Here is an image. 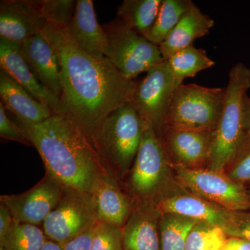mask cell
Returning a JSON list of instances; mask_svg holds the SVG:
<instances>
[{
    "mask_svg": "<svg viewBox=\"0 0 250 250\" xmlns=\"http://www.w3.org/2000/svg\"><path fill=\"white\" fill-rule=\"evenodd\" d=\"M91 196L99 222L121 228L125 226L132 213L134 200L114 176L103 175L94 187Z\"/></svg>",
    "mask_w": 250,
    "mask_h": 250,
    "instance_id": "17",
    "label": "cell"
},
{
    "mask_svg": "<svg viewBox=\"0 0 250 250\" xmlns=\"http://www.w3.org/2000/svg\"><path fill=\"white\" fill-rule=\"evenodd\" d=\"M250 88V70L245 64L233 65L225 88L223 111L213 133L207 168L225 172L244 134V100Z\"/></svg>",
    "mask_w": 250,
    "mask_h": 250,
    "instance_id": "5",
    "label": "cell"
},
{
    "mask_svg": "<svg viewBox=\"0 0 250 250\" xmlns=\"http://www.w3.org/2000/svg\"><path fill=\"white\" fill-rule=\"evenodd\" d=\"M166 62L173 77L176 88L183 84L185 79L195 77L199 72L215 64L207 56L205 49L194 45L175 52Z\"/></svg>",
    "mask_w": 250,
    "mask_h": 250,
    "instance_id": "23",
    "label": "cell"
},
{
    "mask_svg": "<svg viewBox=\"0 0 250 250\" xmlns=\"http://www.w3.org/2000/svg\"><path fill=\"white\" fill-rule=\"evenodd\" d=\"M67 31L75 43L87 54L105 57L107 38L97 19L93 1H76L73 17Z\"/></svg>",
    "mask_w": 250,
    "mask_h": 250,
    "instance_id": "19",
    "label": "cell"
},
{
    "mask_svg": "<svg viewBox=\"0 0 250 250\" xmlns=\"http://www.w3.org/2000/svg\"><path fill=\"white\" fill-rule=\"evenodd\" d=\"M191 1L163 0L155 23L145 38L154 45H160L174 30Z\"/></svg>",
    "mask_w": 250,
    "mask_h": 250,
    "instance_id": "25",
    "label": "cell"
},
{
    "mask_svg": "<svg viewBox=\"0 0 250 250\" xmlns=\"http://www.w3.org/2000/svg\"><path fill=\"white\" fill-rule=\"evenodd\" d=\"M215 21L204 14L192 1L177 25L159 46L164 61L181 49L193 45L197 39L205 37L214 26Z\"/></svg>",
    "mask_w": 250,
    "mask_h": 250,
    "instance_id": "21",
    "label": "cell"
},
{
    "mask_svg": "<svg viewBox=\"0 0 250 250\" xmlns=\"http://www.w3.org/2000/svg\"><path fill=\"white\" fill-rule=\"evenodd\" d=\"M107 38L106 57L126 78L134 80L164 62L159 46L125 25L119 19L103 26Z\"/></svg>",
    "mask_w": 250,
    "mask_h": 250,
    "instance_id": "7",
    "label": "cell"
},
{
    "mask_svg": "<svg viewBox=\"0 0 250 250\" xmlns=\"http://www.w3.org/2000/svg\"><path fill=\"white\" fill-rule=\"evenodd\" d=\"M197 223L182 215L163 213L159 224L161 250H186L188 237Z\"/></svg>",
    "mask_w": 250,
    "mask_h": 250,
    "instance_id": "24",
    "label": "cell"
},
{
    "mask_svg": "<svg viewBox=\"0 0 250 250\" xmlns=\"http://www.w3.org/2000/svg\"><path fill=\"white\" fill-rule=\"evenodd\" d=\"M176 88L166 61L148 70L142 80L136 82L131 104L141 120L152 125L159 138Z\"/></svg>",
    "mask_w": 250,
    "mask_h": 250,
    "instance_id": "10",
    "label": "cell"
},
{
    "mask_svg": "<svg viewBox=\"0 0 250 250\" xmlns=\"http://www.w3.org/2000/svg\"><path fill=\"white\" fill-rule=\"evenodd\" d=\"M154 203L163 213H174L198 222L218 225L228 235L232 227L234 211L225 209L194 195L182 187L177 180Z\"/></svg>",
    "mask_w": 250,
    "mask_h": 250,
    "instance_id": "13",
    "label": "cell"
},
{
    "mask_svg": "<svg viewBox=\"0 0 250 250\" xmlns=\"http://www.w3.org/2000/svg\"><path fill=\"white\" fill-rule=\"evenodd\" d=\"M41 250H62V247L59 243L47 239Z\"/></svg>",
    "mask_w": 250,
    "mask_h": 250,
    "instance_id": "37",
    "label": "cell"
},
{
    "mask_svg": "<svg viewBox=\"0 0 250 250\" xmlns=\"http://www.w3.org/2000/svg\"><path fill=\"white\" fill-rule=\"evenodd\" d=\"M16 123L39 152L46 173L64 188L91 195L100 179L109 173L88 135L70 117L54 114L39 124L16 118Z\"/></svg>",
    "mask_w": 250,
    "mask_h": 250,
    "instance_id": "2",
    "label": "cell"
},
{
    "mask_svg": "<svg viewBox=\"0 0 250 250\" xmlns=\"http://www.w3.org/2000/svg\"><path fill=\"white\" fill-rule=\"evenodd\" d=\"M162 214L154 202L134 201L132 213L123 228L124 250H161Z\"/></svg>",
    "mask_w": 250,
    "mask_h": 250,
    "instance_id": "16",
    "label": "cell"
},
{
    "mask_svg": "<svg viewBox=\"0 0 250 250\" xmlns=\"http://www.w3.org/2000/svg\"><path fill=\"white\" fill-rule=\"evenodd\" d=\"M213 131H193L164 126L160 139L172 166L207 168Z\"/></svg>",
    "mask_w": 250,
    "mask_h": 250,
    "instance_id": "12",
    "label": "cell"
},
{
    "mask_svg": "<svg viewBox=\"0 0 250 250\" xmlns=\"http://www.w3.org/2000/svg\"><path fill=\"white\" fill-rule=\"evenodd\" d=\"M227 175L245 187L250 186V130L245 131L232 159L225 167Z\"/></svg>",
    "mask_w": 250,
    "mask_h": 250,
    "instance_id": "28",
    "label": "cell"
},
{
    "mask_svg": "<svg viewBox=\"0 0 250 250\" xmlns=\"http://www.w3.org/2000/svg\"><path fill=\"white\" fill-rule=\"evenodd\" d=\"M93 228L61 245L62 250H91Z\"/></svg>",
    "mask_w": 250,
    "mask_h": 250,
    "instance_id": "33",
    "label": "cell"
},
{
    "mask_svg": "<svg viewBox=\"0 0 250 250\" xmlns=\"http://www.w3.org/2000/svg\"><path fill=\"white\" fill-rule=\"evenodd\" d=\"M228 238L218 225L198 222L189 233L186 250H222Z\"/></svg>",
    "mask_w": 250,
    "mask_h": 250,
    "instance_id": "27",
    "label": "cell"
},
{
    "mask_svg": "<svg viewBox=\"0 0 250 250\" xmlns=\"http://www.w3.org/2000/svg\"><path fill=\"white\" fill-rule=\"evenodd\" d=\"M0 137L16 141L27 146H34L17 123L11 121L6 113V108L0 103Z\"/></svg>",
    "mask_w": 250,
    "mask_h": 250,
    "instance_id": "31",
    "label": "cell"
},
{
    "mask_svg": "<svg viewBox=\"0 0 250 250\" xmlns=\"http://www.w3.org/2000/svg\"><path fill=\"white\" fill-rule=\"evenodd\" d=\"M0 66L54 115L71 118L62 100L44 86L31 71L23 58L21 45L0 38Z\"/></svg>",
    "mask_w": 250,
    "mask_h": 250,
    "instance_id": "14",
    "label": "cell"
},
{
    "mask_svg": "<svg viewBox=\"0 0 250 250\" xmlns=\"http://www.w3.org/2000/svg\"><path fill=\"white\" fill-rule=\"evenodd\" d=\"M225 88L190 83L174 90L165 125L193 131H214L223 111Z\"/></svg>",
    "mask_w": 250,
    "mask_h": 250,
    "instance_id": "6",
    "label": "cell"
},
{
    "mask_svg": "<svg viewBox=\"0 0 250 250\" xmlns=\"http://www.w3.org/2000/svg\"><path fill=\"white\" fill-rule=\"evenodd\" d=\"M65 188L46 173L36 185L20 194L1 195L0 204L9 208L15 222L42 225L59 205Z\"/></svg>",
    "mask_w": 250,
    "mask_h": 250,
    "instance_id": "11",
    "label": "cell"
},
{
    "mask_svg": "<svg viewBox=\"0 0 250 250\" xmlns=\"http://www.w3.org/2000/svg\"><path fill=\"white\" fill-rule=\"evenodd\" d=\"M42 35L57 52L61 67V100L94 146L105 118L131 103L136 82L126 78L106 57L87 54L67 27L46 23Z\"/></svg>",
    "mask_w": 250,
    "mask_h": 250,
    "instance_id": "1",
    "label": "cell"
},
{
    "mask_svg": "<svg viewBox=\"0 0 250 250\" xmlns=\"http://www.w3.org/2000/svg\"><path fill=\"white\" fill-rule=\"evenodd\" d=\"M47 238L42 229L36 225L14 221L0 246L5 250H41Z\"/></svg>",
    "mask_w": 250,
    "mask_h": 250,
    "instance_id": "26",
    "label": "cell"
},
{
    "mask_svg": "<svg viewBox=\"0 0 250 250\" xmlns=\"http://www.w3.org/2000/svg\"><path fill=\"white\" fill-rule=\"evenodd\" d=\"M0 98L4 108L16 118L39 124L53 116V112L36 100L4 70H0Z\"/></svg>",
    "mask_w": 250,
    "mask_h": 250,
    "instance_id": "20",
    "label": "cell"
},
{
    "mask_svg": "<svg viewBox=\"0 0 250 250\" xmlns=\"http://www.w3.org/2000/svg\"><path fill=\"white\" fill-rule=\"evenodd\" d=\"M98 223L91 195L65 188L62 200L42 224V230L47 239L62 245L93 228Z\"/></svg>",
    "mask_w": 250,
    "mask_h": 250,
    "instance_id": "9",
    "label": "cell"
},
{
    "mask_svg": "<svg viewBox=\"0 0 250 250\" xmlns=\"http://www.w3.org/2000/svg\"><path fill=\"white\" fill-rule=\"evenodd\" d=\"M46 21L36 0H3L0 2V38L21 45L42 32Z\"/></svg>",
    "mask_w": 250,
    "mask_h": 250,
    "instance_id": "15",
    "label": "cell"
},
{
    "mask_svg": "<svg viewBox=\"0 0 250 250\" xmlns=\"http://www.w3.org/2000/svg\"><path fill=\"white\" fill-rule=\"evenodd\" d=\"M39 3L47 22L68 27L73 17L76 1L73 0H39Z\"/></svg>",
    "mask_w": 250,
    "mask_h": 250,
    "instance_id": "30",
    "label": "cell"
},
{
    "mask_svg": "<svg viewBox=\"0 0 250 250\" xmlns=\"http://www.w3.org/2000/svg\"><path fill=\"white\" fill-rule=\"evenodd\" d=\"M14 223V218L9 208L0 204V241L4 239Z\"/></svg>",
    "mask_w": 250,
    "mask_h": 250,
    "instance_id": "34",
    "label": "cell"
},
{
    "mask_svg": "<svg viewBox=\"0 0 250 250\" xmlns=\"http://www.w3.org/2000/svg\"><path fill=\"white\" fill-rule=\"evenodd\" d=\"M172 167L177 182L194 195L230 211L250 210L247 187L230 178L225 172Z\"/></svg>",
    "mask_w": 250,
    "mask_h": 250,
    "instance_id": "8",
    "label": "cell"
},
{
    "mask_svg": "<svg viewBox=\"0 0 250 250\" xmlns=\"http://www.w3.org/2000/svg\"><path fill=\"white\" fill-rule=\"evenodd\" d=\"M163 0H125L118 7L117 16L125 25L146 36L152 29Z\"/></svg>",
    "mask_w": 250,
    "mask_h": 250,
    "instance_id": "22",
    "label": "cell"
},
{
    "mask_svg": "<svg viewBox=\"0 0 250 250\" xmlns=\"http://www.w3.org/2000/svg\"><path fill=\"white\" fill-rule=\"evenodd\" d=\"M0 250H5V248L2 246H0Z\"/></svg>",
    "mask_w": 250,
    "mask_h": 250,
    "instance_id": "39",
    "label": "cell"
},
{
    "mask_svg": "<svg viewBox=\"0 0 250 250\" xmlns=\"http://www.w3.org/2000/svg\"><path fill=\"white\" fill-rule=\"evenodd\" d=\"M137 155L123 186L134 201L155 202L176 182L173 167L152 125L142 121Z\"/></svg>",
    "mask_w": 250,
    "mask_h": 250,
    "instance_id": "4",
    "label": "cell"
},
{
    "mask_svg": "<svg viewBox=\"0 0 250 250\" xmlns=\"http://www.w3.org/2000/svg\"><path fill=\"white\" fill-rule=\"evenodd\" d=\"M142 136V120L131 103L112 112L99 130L94 146L108 172L122 184L134 164Z\"/></svg>",
    "mask_w": 250,
    "mask_h": 250,
    "instance_id": "3",
    "label": "cell"
},
{
    "mask_svg": "<svg viewBox=\"0 0 250 250\" xmlns=\"http://www.w3.org/2000/svg\"><path fill=\"white\" fill-rule=\"evenodd\" d=\"M91 250H124L123 228L98 221L93 229Z\"/></svg>",
    "mask_w": 250,
    "mask_h": 250,
    "instance_id": "29",
    "label": "cell"
},
{
    "mask_svg": "<svg viewBox=\"0 0 250 250\" xmlns=\"http://www.w3.org/2000/svg\"><path fill=\"white\" fill-rule=\"evenodd\" d=\"M228 236H238L250 242V212H233L232 227Z\"/></svg>",
    "mask_w": 250,
    "mask_h": 250,
    "instance_id": "32",
    "label": "cell"
},
{
    "mask_svg": "<svg viewBox=\"0 0 250 250\" xmlns=\"http://www.w3.org/2000/svg\"><path fill=\"white\" fill-rule=\"evenodd\" d=\"M21 50L23 58L38 80L61 99L60 63L53 46L41 32L22 42Z\"/></svg>",
    "mask_w": 250,
    "mask_h": 250,
    "instance_id": "18",
    "label": "cell"
},
{
    "mask_svg": "<svg viewBox=\"0 0 250 250\" xmlns=\"http://www.w3.org/2000/svg\"><path fill=\"white\" fill-rule=\"evenodd\" d=\"M247 189H248V195H249L250 202V187H247Z\"/></svg>",
    "mask_w": 250,
    "mask_h": 250,
    "instance_id": "38",
    "label": "cell"
},
{
    "mask_svg": "<svg viewBox=\"0 0 250 250\" xmlns=\"http://www.w3.org/2000/svg\"><path fill=\"white\" fill-rule=\"evenodd\" d=\"M222 250H250V242L238 236H228Z\"/></svg>",
    "mask_w": 250,
    "mask_h": 250,
    "instance_id": "35",
    "label": "cell"
},
{
    "mask_svg": "<svg viewBox=\"0 0 250 250\" xmlns=\"http://www.w3.org/2000/svg\"><path fill=\"white\" fill-rule=\"evenodd\" d=\"M243 125L245 131L250 130V98L246 95L243 108Z\"/></svg>",
    "mask_w": 250,
    "mask_h": 250,
    "instance_id": "36",
    "label": "cell"
}]
</instances>
